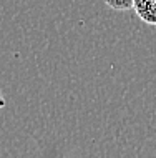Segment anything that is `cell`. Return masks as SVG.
<instances>
[{
  "label": "cell",
  "mask_w": 156,
  "mask_h": 158,
  "mask_svg": "<svg viewBox=\"0 0 156 158\" xmlns=\"http://www.w3.org/2000/svg\"><path fill=\"white\" fill-rule=\"evenodd\" d=\"M133 12L141 22L156 25V0H133Z\"/></svg>",
  "instance_id": "obj_1"
},
{
  "label": "cell",
  "mask_w": 156,
  "mask_h": 158,
  "mask_svg": "<svg viewBox=\"0 0 156 158\" xmlns=\"http://www.w3.org/2000/svg\"><path fill=\"white\" fill-rule=\"evenodd\" d=\"M103 2L116 12H126L133 8V0H103Z\"/></svg>",
  "instance_id": "obj_2"
},
{
  "label": "cell",
  "mask_w": 156,
  "mask_h": 158,
  "mask_svg": "<svg viewBox=\"0 0 156 158\" xmlns=\"http://www.w3.org/2000/svg\"><path fill=\"white\" fill-rule=\"evenodd\" d=\"M5 106V98H3V95H2V90H0V110Z\"/></svg>",
  "instance_id": "obj_3"
}]
</instances>
